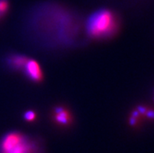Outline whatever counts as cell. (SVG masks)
Returning <instances> with one entry per match:
<instances>
[{
    "label": "cell",
    "mask_w": 154,
    "mask_h": 153,
    "mask_svg": "<svg viewBox=\"0 0 154 153\" xmlns=\"http://www.w3.org/2000/svg\"><path fill=\"white\" fill-rule=\"evenodd\" d=\"M119 27V20L113 12L101 9L89 16L85 28L88 37L102 39L112 37Z\"/></svg>",
    "instance_id": "cell-1"
},
{
    "label": "cell",
    "mask_w": 154,
    "mask_h": 153,
    "mask_svg": "<svg viewBox=\"0 0 154 153\" xmlns=\"http://www.w3.org/2000/svg\"><path fill=\"white\" fill-rule=\"evenodd\" d=\"M38 144L20 132L7 133L0 141V153H39Z\"/></svg>",
    "instance_id": "cell-2"
},
{
    "label": "cell",
    "mask_w": 154,
    "mask_h": 153,
    "mask_svg": "<svg viewBox=\"0 0 154 153\" xmlns=\"http://www.w3.org/2000/svg\"><path fill=\"white\" fill-rule=\"evenodd\" d=\"M23 71L26 77L31 81L40 82L43 78V74L40 65L34 60L29 59L27 60Z\"/></svg>",
    "instance_id": "cell-3"
},
{
    "label": "cell",
    "mask_w": 154,
    "mask_h": 153,
    "mask_svg": "<svg viewBox=\"0 0 154 153\" xmlns=\"http://www.w3.org/2000/svg\"><path fill=\"white\" fill-rule=\"evenodd\" d=\"M29 60L24 55L10 54L6 57V63L10 69L13 70H23L27 60Z\"/></svg>",
    "instance_id": "cell-4"
},
{
    "label": "cell",
    "mask_w": 154,
    "mask_h": 153,
    "mask_svg": "<svg viewBox=\"0 0 154 153\" xmlns=\"http://www.w3.org/2000/svg\"><path fill=\"white\" fill-rule=\"evenodd\" d=\"M53 119L60 125L66 126L71 122V115L66 109L62 106H57L53 111Z\"/></svg>",
    "instance_id": "cell-5"
},
{
    "label": "cell",
    "mask_w": 154,
    "mask_h": 153,
    "mask_svg": "<svg viewBox=\"0 0 154 153\" xmlns=\"http://www.w3.org/2000/svg\"><path fill=\"white\" fill-rule=\"evenodd\" d=\"M9 10V2L7 0H0V19L7 13Z\"/></svg>",
    "instance_id": "cell-6"
},
{
    "label": "cell",
    "mask_w": 154,
    "mask_h": 153,
    "mask_svg": "<svg viewBox=\"0 0 154 153\" xmlns=\"http://www.w3.org/2000/svg\"><path fill=\"white\" fill-rule=\"evenodd\" d=\"M36 117V114L34 111H27L23 114V119L27 121H33Z\"/></svg>",
    "instance_id": "cell-7"
}]
</instances>
